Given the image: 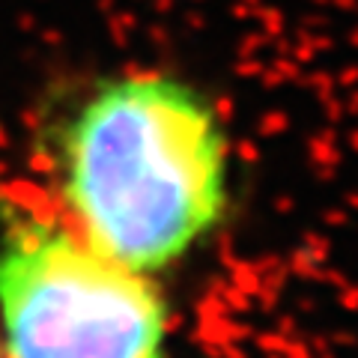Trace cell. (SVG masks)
Returning a JSON list of instances; mask_svg holds the SVG:
<instances>
[{"label":"cell","mask_w":358,"mask_h":358,"mask_svg":"<svg viewBox=\"0 0 358 358\" xmlns=\"http://www.w3.org/2000/svg\"><path fill=\"white\" fill-rule=\"evenodd\" d=\"M66 221L114 260L159 275L227 215L230 141L185 78L131 72L93 90L60 134Z\"/></svg>","instance_id":"6da1fadb"},{"label":"cell","mask_w":358,"mask_h":358,"mask_svg":"<svg viewBox=\"0 0 358 358\" xmlns=\"http://www.w3.org/2000/svg\"><path fill=\"white\" fill-rule=\"evenodd\" d=\"M0 355L171 358V308L66 218L18 212L0 239Z\"/></svg>","instance_id":"7a4b0ae2"},{"label":"cell","mask_w":358,"mask_h":358,"mask_svg":"<svg viewBox=\"0 0 358 358\" xmlns=\"http://www.w3.org/2000/svg\"><path fill=\"white\" fill-rule=\"evenodd\" d=\"M0 358H3V355H0Z\"/></svg>","instance_id":"3957f363"}]
</instances>
